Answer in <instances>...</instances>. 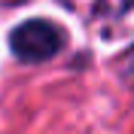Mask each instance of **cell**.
Returning <instances> with one entry per match:
<instances>
[{"mask_svg":"<svg viewBox=\"0 0 134 134\" xmlns=\"http://www.w3.org/2000/svg\"><path fill=\"white\" fill-rule=\"evenodd\" d=\"M131 6H134V0H98V15L100 18H119Z\"/></svg>","mask_w":134,"mask_h":134,"instance_id":"2","label":"cell"},{"mask_svg":"<svg viewBox=\"0 0 134 134\" xmlns=\"http://www.w3.org/2000/svg\"><path fill=\"white\" fill-rule=\"evenodd\" d=\"M9 46L21 61H46L61 49V34L49 21L37 18V21L18 25L12 31V37H9Z\"/></svg>","mask_w":134,"mask_h":134,"instance_id":"1","label":"cell"}]
</instances>
